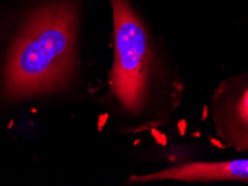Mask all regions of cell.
Listing matches in <instances>:
<instances>
[{"instance_id": "cell-4", "label": "cell", "mask_w": 248, "mask_h": 186, "mask_svg": "<svg viewBox=\"0 0 248 186\" xmlns=\"http://www.w3.org/2000/svg\"><path fill=\"white\" fill-rule=\"evenodd\" d=\"M239 113L243 122L245 123L246 125H248V89L246 90V93L244 94L242 101H240Z\"/></svg>"}, {"instance_id": "cell-3", "label": "cell", "mask_w": 248, "mask_h": 186, "mask_svg": "<svg viewBox=\"0 0 248 186\" xmlns=\"http://www.w3.org/2000/svg\"><path fill=\"white\" fill-rule=\"evenodd\" d=\"M163 180L199 182V183L216 181L248 182V159L189 163L166 169L156 173L132 176L129 182L139 184Z\"/></svg>"}, {"instance_id": "cell-1", "label": "cell", "mask_w": 248, "mask_h": 186, "mask_svg": "<svg viewBox=\"0 0 248 186\" xmlns=\"http://www.w3.org/2000/svg\"><path fill=\"white\" fill-rule=\"evenodd\" d=\"M76 36L71 2H50L32 13L7 57L3 96L20 101L66 88L76 71Z\"/></svg>"}, {"instance_id": "cell-2", "label": "cell", "mask_w": 248, "mask_h": 186, "mask_svg": "<svg viewBox=\"0 0 248 186\" xmlns=\"http://www.w3.org/2000/svg\"><path fill=\"white\" fill-rule=\"evenodd\" d=\"M114 26L111 92L124 111L144 108L151 82L153 54L149 34L129 0H110Z\"/></svg>"}]
</instances>
